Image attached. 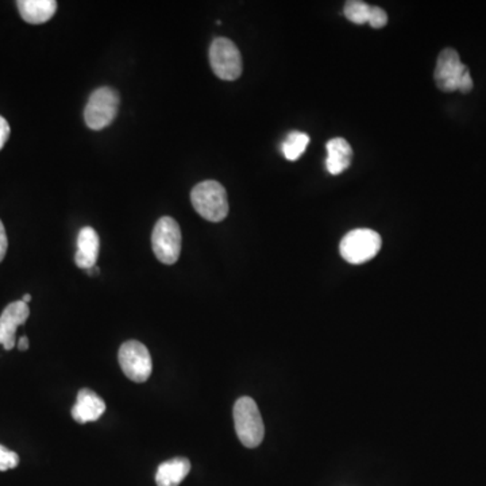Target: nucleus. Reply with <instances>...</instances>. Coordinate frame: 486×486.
Segmentation results:
<instances>
[{
  "instance_id": "obj_1",
  "label": "nucleus",
  "mask_w": 486,
  "mask_h": 486,
  "mask_svg": "<svg viewBox=\"0 0 486 486\" xmlns=\"http://www.w3.org/2000/svg\"><path fill=\"white\" fill-rule=\"evenodd\" d=\"M435 82L443 93L461 91L467 93L473 90V79L469 69L462 64L456 50L447 48L440 52L434 72Z\"/></svg>"
},
{
  "instance_id": "obj_2",
  "label": "nucleus",
  "mask_w": 486,
  "mask_h": 486,
  "mask_svg": "<svg viewBox=\"0 0 486 486\" xmlns=\"http://www.w3.org/2000/svg\"><path fill=\"white\" fill-rule=\"evenodd\" d=\"M234 423L238 439L248 448H256L264 440L265 426L259 405L252 397L243 396L234 405Z\"/></svg>"
},
{
  "instance_id": "obj_3",
  "label": "nucleus",
  "mask_w": 486,
  "mask_h": 486,
  "mask_svg": "<svg viewBox=\"0 0 486 486\" xmlns=\"http://www.w3.org/2000/svg\"><path fill=\"white\" fill-rule=\"evenodd\" d=\"M193 208L209 222H222L228 215L227 192L220 182L207 180L190 192Z\"/></svg>"
},
{
  "instance_id": "obj_4",
  "label": "nucleus",
  "mask_w": 486,
  "mask_h": 486,
  "mask_svg": "<svg viewBox=\"0 0 486 486\" xmlns=\"http://www.w3.org/2000/svg\"><path fill=\"white\" fill-rule=\"evenodd\" d=\"M380 234L370 228H357L343 236L340 241V252L343 260L349 264L361 265L370 261L381 251Z\"/></svg>"
},
{
  "instance_id": "obj_5",
  "label": "nucleus",
  "mask_w": 486,
  "mask_h": 486,
  "mask_svg": "<svg viewBox=\"0 0 486 486\" xmlns=\"http://www.w3.org/2000/svg\"><path fill=\"white\" fill-rule=\"evenodd\" d=\"M152 246L158 261L165 265L176 264L181 253V230L179 223L169 216L161 217L153 230Z\"/></svg>"
},
{
  "instance_id": "obj_6",
  "label": "nucleus",
  "mask_w": 486,
  "mask_h": 486,
  "mask_svg": "<svg viewBox=\"0 0 486 486\" xmlns=\"http://www.w3.org/2000/svg\"><path fill=\"white\" fill-rule=\"evenodd\" d=\"M119 109V96L110 87H102L93 93L84 110L88 128L102 130L114 122Z\"/></svg>"
},
{
  "instance_id": "obj_7",
  "label": "nucleus",
  "mask_w": 486,
  "mask_h": 486,
  "mask_svg": "<svg viewBox=\"0 0 486 486\" xmlns=\"http://www.w3.org/2000/svg\"><path fill=\"white\" fill-rule=\"evenodd\" d=\"M209 63L219 79L233 82L242 74V57L238 48L231 40L215 39L209 48Z\"/></svg>"
},
{
  "instance_id": "obj_8",
  "label": "nucleus",
  "mask_w": 486,
  "mask_h": 486,
  "mask_svg": "<svg viewBox=\"0 0 486 486\" xmlns=\"http://www.w3.org/2000/svg\"><path fill=\"white\" fill-rule=\"evenodd\" d=\"M119 365L128 380L145 383L152 375L153 364L149 350L138 340H128L119 349Z\"/></svg>"
},
{
  "instance_id": "obj_9",
  "label": "nucleus",
  "mask_w": 486,
  "mask_h": 486,
  "mask_svg": "<svg viewBox=\"0 0 486 486\" xmlns=\"http://www.w3.org/2000/svg\"><path fill=\"white\" fill-rule=\"evenodd\" d=\"M29 316H31V310L22 300L12 303L4 308V314L0 315V345L6 350H13L17 345L15 332L18 327L26 323Z\"/></svg>"
},
{
  "instance_id": "obj_10",
  "label": "nucleus",
  "mask_w": 486,
  "mask_h": 486,
  "mask_svg": "<svg viewBox=\"0 0 486 486\" xmlns=\"http://www.w3.org/2000/svg\"><path fill=\"white\" fill-rule=\"evenodd\" d=\"M106 411V402L91 389H80L76 404L72 408V418L80 424L90 423L101 419Z\"/></svg>"
},
{
  "instance_id": "obj_11",
  "label": "nucleus",
  "mask_w": 486,
  "mask_h": 486,
  "mask_svg": "<svg viewBox=\"0 0 486 486\" xmlns=\"http://www.w3.org/2000/svg\"><path fill=\"white\" fill-rule=\"evenodd\" d=\"M98 233L93 227L82 228L77 238V252L75 256V262L80 270H90L95 268L99 257Z\"/></svg>"
},
{
  "instance_id": "obj_12",
  "label": "nucleus",
  "mask_w": 486,
  "mask_h": 486,
  "mask_svg": "<svg viewBox=\"0 0 486 486\" xmlns=\"http://www.w3.org/2000/svg\"><path fill=\"white\" fill-rule=\"evenodd\" d=\"M21 17L31 25H41L52 20L57 10L55 0H20L17 4Z\"/></svg>"
},
{
  "instance_id": "obj_13",
  "label": "nucleus",
  "mask_w": 486,
  "mask_h": 486,
  "mask_svg": "<svg viewBox=\"0 0 486 486\" xmlns=\"http://www.w3.org/2000/svg\"><path fill=\"white\" fill-rule=\"evenodd\" d=\"M327 160L326 168L329 173H343L350 166L353 160V149L350 144L343 138L330 139L326 145Z\"/></svg>"
},
{
  "instance_id": "obj_14",
  "label": "nucleus",
  "mask_w": 486,
  "mask_h": 486,
  "mask_svg": "<svg viewBox=\"0 0 486 486\" xmlns=\"http://www.w3.org/2000/svg\"><path fill=\"white\" fill-rule=\"evenodd\" d=\"M190 472V462L182 456L169 459L158 466L155 473L157 486H179L188 473Z\"/></svg>"
},
{
  "instance_id": "obj_15",
  "label": "nucleus",
  "mask_w": 486,
  "mask_h": 486,
  "mask_svg": "<svg viewBox=\"0 0 486 486\" xmlns=\"http://www.w3.org/2000/svg\"><path fill=\"white\" fill-rule=\"evenodd\" d=\"M308 144H310L308 134L300 133V131H292V133L288 134L283 145H281L284 157L289 161L299 160L303 153L307 149Z\"/></svg>"
},
{
  "instance_id": "obj_16",
  "label": "nucleus",
  "mask_w": 486,
  "mask_h": 486,
  "mask_svg": "<svg viewBox=\"0 0 486 486\" xmlns=\"http://www.w3.org/2000/svg\"><path fill=\"white\" fill-rule=\"evenodd\" d=\"M370 9L372 6L365 4V2H359V0H351L345 4V17L348 18L350 22L357 23V25H364V23L369 22Z\"/></svg>"
},
{
  "instance_id": "obj_17",
  "label": "nucleus",
  "mask_w": 486,
  "mask_h": 486,
  "mask_svg": "<svg viewBox=\"0 0 486 486\" xmlns=\"http://www.w3.org/2000/svg\"><path fill=\"white\" fill-rule=\"evenodd\" d=\"M18 464H20L18 454L0 445V472L14 469Z\"/></svg>"
},
{
  "instance_id": "obj_18",
  "label": "nucleus",
  "mask_w": 486,
  "mask_h": 486,
  "mask_svg": "<svg viewBox=\"0 0 486 486\" xmlns=\"http://www.w3.org/2000/svg\"><path fill=\"white\" fill-rule=\"evenodd\" d=\"M369 23L373 29H383L388 23V14L380 7L372 6L370 9Z\"/></svg>"
},
{
  "instance_id": "obj_19",
  "label": "nucleus",
  "mask_w": 486,
  "mask_h": 486,
  "mask_svg": "<svg viewBox=\"0 0 486 486\" xmlns=\"http://www.w3.org/2000/svg\"><path fill=\"white\" fill-rule=\"evenodd\" d=\"M10 133H12V128L9 122L4 117H0V150L4 149L6 142L9 141Z\"/></svg>"
},
{
  "instance_id": "obj_20",
  "label": "nucleus",
  "mask_w": 486,
  "mask_h": 486,
  "mask_svg": "<svg viewBox=\"0 0 486 486\" xmlns=\"http://www.w3.org/2000/svg\"><path fill=\"white\" fill-rule=\"evenodd\" d=\"M7 248H9V239H7L6 228L0 220V262L4 261Z\"/></svg>"
},
{
  "instance_id": "obj_21",
  "label": "nucleus",
  "mask_w": 486,
  "mask_h": 486,
  "mask_svg": "<svg viewBox=\"0 0 486 486\" xmlns=\"http://www.w3.org/2000/svg\"><path fill=\"white\" fill-rule=\"evenodd\" d=\"M18 349H20L21 351H26L29 349V340L26 337L21 338L20 340H18Z\"/></svg>"
},
{
  "instance_id": "obj_22",
  "label": "nucleus",
  "mask_w": 486,
  "mask_h": 486,
  "mask_svg": "<svg viewBox=\"0 0 486 486\" xmlns=\"http://www.w3.org/2000/svg\"><path fill=\"white\" fill-rule=\"evenodd\" d=\"M31 296L29 294L25 295V296L22 297V302L26 303V305H28V303H31Z\"/></svg>"
}]
</instances>
